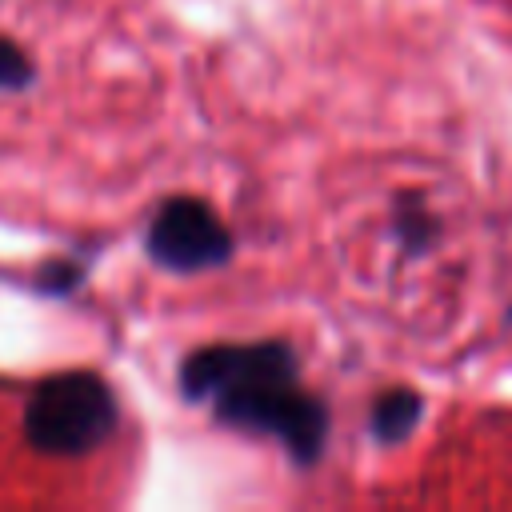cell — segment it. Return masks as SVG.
<instances>
[{
	"label": "cell",
	"instance_id": "3957f363",
	"mask_svg": "<svg viewBox=\"0 0 512 512\" xmlns=\"http://www.w3.org/2000/svg\"><path fill=\"white\" fill-rule=\"evenodd\" d=\"M148 256L168 272H204L232 256V232L196 196H172L144 232Z\"/></svg>",
	"mask_w": 512,
	"mask_h": 512
},
{
	"label": "cell",
	"instance_id": "52a82bcc",
	"mask_svg": "<svg viewBox=\"0 0 512 512\" xmlns=\"http://www.w3.org/2000/svg\"><path fill=\"white\" fill-rule=\"evenodd\" d=\"M32 60L24 56V48L8 36H0V92H20L32 84Z\"/></svg>",
	"mask_w": 512,
	"mask_h": 512
},
{
	"label": "cell",
	"instance_id": "ba28073f",
	"mask_svg": "<svg viewBox=\"0 0 512 512\" xmlns=\"http://www.w3.org/2000/svg\"><path fill=\"white\" fill-rule=\"evenodd\" d=\"M80 280H84V264H72V260H52V264L40 268V288L44 292H72Z\"/></svg>",
	"mask_w": 512,
	"mask_h": 512
},
{
	"label": "cell",
	"instance_id": "7a4b0ae2",
	"mask_svg": "<svg viewBox=\"0 0 512 512\" xmlns=\"http://www.w3.org/2000/svg\"><path fill=\"white\" fill-rule=\"evenodd\" d=\"M116 392L96 372H56L24 408V440L44 456H84L116 432Z\"/></svg>",
	"mask_w": 512,
	"mask_h": 512
},
{
	"label": "cell",
	"instance_id": "6da1fadb",
	"mask_svg": "<svg viewBox=\"0 0 512 512\" xmlns=\"http://www.w3.org/2000/svg\"><path fill=\"white\" fill-rule=\"evenodd\" d=\"M216 420L284 444L296 464H316L328 444V408L296 384V372L256 376L212 396Z\"/></svg>",
	"mask_w": 512,
	"mask_h": 512
},
{
	"label": "cell",
	"instance_id": "277c9868",
	"mask_svg": "<svg viewBox=\"0 0 512 512\" xmlns=\"http://www.w3.org/2000/svg\"><path fill=\"white\" fill-rule=\"evenodd\" d=\"M296 372V352L284 340H260V344H216L200 348L180 364V388L188 400H212L216 392L256 380V376H280Z\"/></svg>",
	"mask_w": 512,
	"mask_h": 512
},
{
	"label": "cell",
	"instance_id": "5b68a950",
	"mask_svg": "<svg viewBox=\"0 0 512 512\" xmlns=\"http://www.w3.org/2000/svg\"><path fill=\"white\" fill-rule=\"evenodd\" d=\"M420 412H424V400L420 392L412 388H392L384 392L376 404H372V416H368V428L380 444H400L412 436V428L420 424Z\"/></svg>",
	"mask_w": 512,
	"mask_h": 512
},
{
	"label": "cell",
	"instance_id": "8992f818",
	"mask_svg": "<svg viewBox=\"0 0 512 512\" xmlns=\"http://www.w3.org/2000/svg\"><path fill=\"white\" fill-rule=\"evenodd\" d=\"M396 236H400V244H404L408 252H420V248L432 244L436 220H432V212L424 208L420 196H408V200L396 204Z\"/></svg>",
	"mask_w": 512,
	"mask_h": 512
}]
</instances>
